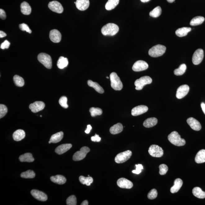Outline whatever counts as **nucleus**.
I'll return each instance as SVG.
<instances>
[{"label": "nucleus", "instance_id": "f257e3e1", "mask_svg": "<svg viewBox=\"0 0 205 205\" xmlns=\"http://www.w3.org/2000/svg\"><path fill=\"white\" fill-rule=\"evenodd\" d=\"M119 28L115 24L109 23L103 26L101 29V33L105 36H114L117 33Z\"/></svg>", "mask_w": 205, "mask_h": 205}, {"label": "nucleus", "instance_id": "f03ea898", "mask_svg": "<svg viewBox=\"0 0 205 205\" xmlns=\"http://www.w3.org/2000/svg\"><path fill=\"white\" fill-rule=\"evenodd\" d=\"M168 140L173 145L177 146H182L185 145V140L181 138L178 133L174 131L168 135Z\"/></svg>", "mask_w": 205, "mask_h": 205}, {"label": "nucleus", "instance_id": "7ed1b4c3", "mask_svg": "<svg viewBox=\"0 0 205 205\" xmlns=\"http://www.w3.org/2000/svg\"><path fill=\"white\" fill-rule=\"evenodd\" d=\"M110 79L111 87L116 91L121 90L123 88V83L116 73L113 72L110 74Z\"/></svg>", "mask_w": 205, "mask_h": 205}, {"label": "nucleus", "instance_id": "20e7f679", "mask_svg": "<svg viewBox=\"0 0 205 205\" xmlns=\"http://www.w3.org/2000/svg\"><path fill=\"white\" fill-rule=\"evenodd\" d=\"M166 47L165 46L157 45L151 48L149 51V55L151 57H157L161 56L165 53Z\"/></svg>", "mask_w": 205, "mask_h": 205}, {"label": "nucleus", "instance_id": "39448f33", "mask_svg": "<svg viewBox=\"0 0 205 205\" xmlns=\"http://www.w3.org/2000/svg\"><path fill=\"white\" fill-rule=\"evenodd\" d=\"M39 62L43 64L47 69H50L52 67V61L51 57L48 54L41 53L38 56Z\"/></svg>", "mask_w": 205, "mask_h": 205}, {"label": "nucleus", "instance_id": "423d86ee", "mask_svg": "<svg viewBox=\"0 0 205 205\" xmlns=\"http://www.w3.org/2000/svg\"><path fill=\"white\" fill-rule=\"evenodd\" d=\"M152 81L151 78L149 76H144L140 78L135 81V89L138 91L141 90L144 86L151 83Z\"/></svg>", "mask_w": 205, "mask_h": 205}, {"label": "nucleus", "instance_id": "0eeeda50", "mask_svg": "<svg viewBox=\"0 0 205 205\" xmlns=\"http://www.w3.org/2000/svg\"><path fill=\"white\" fill-rule=\"evenodd\" d=\"M131 151L128 150L118 154L115 158V161L117 163H123L129 160L132 155Z\"/></svg>", "mask_w": 205, "mask_h": 205}, {"label": "nucleus", "instance_id": "6e6552de", "mask_svg": "<svg viewBox=\"0 0 205 205\" xmlns=\"http://www.w3.org/2000/svg\"><path fill=\"white\" fill-rule=\"evenodd\" d=\"M90 151L89 147L84 146L80 149V150L76 152L73 157V159L74 161H78L84 159L88 153Z\"/></svg>", "mask_w": 205, "mask_h": 205}, {"label": "nucleus", "instance_id": "1a4fd4ad", "mask_svg": "<svg viewBox=\"0 0 205 205\" xmlns=\"http://www.w3.org/2000/svg\"><path fill=\"white\" fill-rule=\"evenodd\" d=\"M149 153L151 156L154 157H161L163 155V150L162 147L156 145H150L148 150Z\"/></svg>", "mask_w": 205, "mask_h": 205}, {"label": "nucleus", "instance_id": "9d476101", "mask_svg": "<svg viewBox=\"0 0 205 205\" xmlns=\"http://www.w3.org/2000/svg\"><path fill=\"white\" fill-rule=\"evenodd\" d=\"M204 58V51L201 49H198L194 52L192 57V62L194 65H199Z\"/></svg>", "mask_w": 205, "mask_h": 205}, {"label": "nucleus", "instance_id": "9b49d317", "mask_svg": "<svg viewBox=\"0 0 205 205\" xmlns=\"http://www.w3.org/2000/svg\"><path fill=\"white\" fill-rule=\"evenodd\" d=\"M149 65L145 61L140 60L137 61L133 64L132 70L135 72H140L145 70L148 68Z\"/></svg>", "mask_w": 205, "mask_h": 205}, {"label": "nucleus", "instance_id": "f8f14e48", "mask_svg": "<svg viewBox=\"0 0 205 205\" xmlns=\"http://www.w3.org/2000/svg\"><path fill=\"white\" fill-rule=\"evenodd\" d=\"M48 7L51 11L57 13H62L64 8L60 2L57 1H52L49 3Z\"/></svg>", "mask_w": 205, "mask_h": 205}, {"label": "nucleus", "instance_id": "ddd939ff", "mask_svg": "<svg viewBox=\"0 0 205 205\" xmlns=\"http://www.w3.org/2000/svg\"><path fill=\"white\" fill-rule=\"evenodd\" d=\"M189 86L185 84L180 86L177 89L176 96L178 99H182L189 93Z\"/></svg>", "mask_w": 205, "mask_h": 205}, {"label": "nucleus", "instance_id": "4468645a", "mask_svg": "<svg viewBox=\"0 0 205 205\" xmlns=\"http://www.w3.org/2000/svg\"><path fill=\"white\" fill-rule=\"evenodd\" d=\"M117 184L118 187L123 189H131L133 187V183L124 178L118 179Z\"/></svg>", "mask_w": 205, "mask_h": 205}, {"label": "nucleus", "instance_id": "2eb2a0df", "mask_svg": "<svg viewBox=\"0 0 205 205\" xmlns=\"http://www.w3.org/2000/svg\"><path fill=\"white\" fill-rule=\"evenodd\" d=\"M29 107L32 112L36 113L43 110L45 107V104L42 101H37L30 104Z\"/></svg>", "mask_w": 205, "mask_h": 205}, {"label": "nucleus", "instance_id": "dca6fc26", "mask_svg": "<svg viewBox=\"0 0 205 205\" xmlns=\"http://www.w3.org/2000/svg\"><path fill=\"white\" fill-rule=\"evenodd\" d=\"M31 194L35 199L42 201H46L48 199L47 194L45 193L36 189H33L31 191Z\"/></svg>", "mask_w": 205, "mask_h": 205}, {"label": "nucleus", "instance_id": "f3484780", "mask_svg": "<svg viewBox=\"0 0 205 205\" xmlns=\"http://www.w3.org/2000/svg\"><path fill=\"white\" fill-rule=\"evenodd\" d=\"M148 108L145 105H140L135 107L131 110V115L133 116H138L145 113L148 111Z\"/></svg>", "mask_w": 205, "mask_h": 205}, {"label": "nucleus", "instance_id": "a211bd4d", "mask_svg": "<svg viewBox=\"0 0 205 205\" xmlns=\"http://www.w3.org/2000/svg\"><path fill=\"white\" fill-rule=\"evenodd\" d=\"M50 38L51 41L54 43H59L61 40V34L57 30H52L50 32Z\"/></svg>", "mask_w": 205, "mask_h": 205}, {"label": "nucleus", "instance_id": "6ab92c4d", "mask_svg": "<svg viewBox=\"0 0 205 205\" xmlns=\"http://www.w3.org/2000/svg\"><path fill=\"white\" fill-rule=\"evenodd\" d=\"M187 123L192 129L195 131H199L201 129V125L199 122L193 118H188Z\"/></svg>", "mask_w": 205, "mask_h": 205}, {"label": "nucleus", "instance_id": "aec40b11", "mask_svg": "<svg viewBox=\"0 0 205 205\" xmlns=\"http://www.w3.org/2000/svg\"><path fill=\"white\" fill-rule=\"evenodd\" d=\"M76 7L81 11H84L89 7V0H77L76 2Z\"/></svg>", "mask_w": 205, "mask_h": 205}, {"label": "nucleus", "instance_id": "412c9836", "mask_svg": "<svg viewBox=\"0 0 205 205\" xmlns=\"http://www.w3.org/2000/svg\"><path fill=\"white\" fill-rule=\"evenodd\" d=\"M72 146V145L71 144H63L59 145L56 148L55 152L59 155H61L70 150Z\"/></svg>", "mask_w": 205, "mask_h": 205}, {"label": "nucleus", "instance_id": "4be33fe9", "mask_svg": "<svg viewBox=\"0 0 205 205\" xmlns=\"http://www.w3.org/2000/svg\"><path fill=\"white\" fill-rule=\"evenodd\" d=\"M183 185V181L180 179H176L174 182V185L171 188L170 191L172 194L177 193L178 191Z\"/></svg>", "mask_w": 205, "mask_h": 205}, {"label": "nucleus", "instance_id": "5701e85b", "mask_svg": "<svg viewBox=\"0 0 205 205\" xmlns=\"http://www.w3.org/2000/svg\"><path fill=\"white\" fill-rule=\"evenodd\" d=\"M51 180L55 183L63 185L65 183L66 179L64 176L57 175L56 176H52L50 178Z\"/></svg>", "mask_w": 205, "mask_h": 205}, {"label": "nucleus", "instance_id": "b1692460", "mask_svg": "<svg viewBox=\"0 0 205 205\" xmlns=\"http://www.w3.org/2000/svg\"><path fill=\"white\" fill-rule=\"evenodd\" d=\"M25 132L23 130H17L13 134V139L15 141H20L25 138Z\"/></svg>", "mask_w": 205, "mask_h": 205}, {"label": "nucleus", "instance_id": "393cba45", "mask_svg": "<svg viewBox=\"0 0 205 205\" xmlns=\"http://www.w3.org/2000/svg\"><path fill=\"white\" fill-rule=\"evenodd\" d=\"M21 11L23 14L29 15L31 12L32 9L31 7L29 4L26 2H23L21 5Z\"/></svg>", "mask_w": 205, "mask_h": 205}, {"label": "nucleus", "instance_id": "a878e982", "mask_svg": "<svg viewBox=\"0 0 205 205\" xmlns=\"http://www.w3.org/2000/svg\"><path fill=\"white\" fill-rule=\"evenodd\" d=\"M195 161L198 164L205 162V150H201L198 152L195 158Z\"/></svg>", "mask_w": 205, "mask_h": 205}, {"label": "nucleus", "instance_id": "bb28decb", "mask_svg": "<svg viewBox=\"0 0 205 205\" xmlns=\"http://www.w3.org/2000/svg\"><path fill=\"white\" fill-rule=\"evenodd\" d=\"M123 130V125L121 123H118L111 127L110 128V132L112 134L116 135L121 133Z\"/></svg>", "mask_w": 205, "mask_h": 205}, {"label": "nucleus", "instance_id": "cd10ccee", "mask_svg": "<svg viewBox=\"0 0 205 205\" xmlns=\"http://www.w3.org/2000/svg\"><path fill=\"white\" fill-rule=\"evenodd\" d=\"M191 30V29L189 27H183L179 28L176 30V34L179 37H183L186 36L188 33Z\"/></svg>", "mask_w": 205, "mask_h": 205}, {"label": "nucleus", "instance_id": "c85d7f7f", "mask_svg": "<svg viewBox=\"0 0 205 205\" xmlns=\"http://www.w3.org/2000/svg\"><path fill=\"white\" fill-rule=\"evenodd\" d=\"M158 120L155 118H147L144 121L143 125L146 128L152 127L157 124Z\"/></svg>", "mask_w": 205, "mask_h": 205}, {"label": "nucleus", "instance_id": "c756f323", "mask_svg": "<svg viewBox=\"0 0 205 205\" xmlns=\"http://www.w3.org/2000/svg\"><path fill=\"white\" fill-rule=\"evenodd\" d=\"M87 84L90 87L94 88L96 92L100 94H103L104 92V89L97 82H93L92 81L89 80L87 81Z\"/></svg>", "mask_w": 205, "mask_h": 205}, {"label": "nucleus", "instance_id": "7c9ffc66", "mask_svg": "<svg viewBox=\"0 0 205 205\" xmlns=\"http://www.w3.org/2000/svg\"><path fill=\"white\" fill-rule=\"evenodd\" d=\"M192 193L194 196L199 199L205 198V192L202 190L200 188L196 187L193 189Z\"/></svg>", "mask_w": 205, "mask_h": 205}, {"label": "nucleus", "instance_id": "2f4dec72", "mask_svg": "<svg viewBox=\"0 0 205 205\" xmlns=\"http://www.w3.org/2000/svg\"><path fill=\"white\" fill-rule=\"evenodd\" d=\"M63 136V132L62 131L58 132L52 135L51 137L50 140L52 143H58L62 139Z\"/></svg>", "mask_w": 205, "mask_h": 205}, {"label": "nucleus", "instance_id": "473e14b6", "mask_svg": "<svg viewBox=\"0 0 205 205\" xmlns=\"http://www.w3.org/2000/svg\"><path fill=\"white\" fill-rule=\"evenodd\" d=\"M19 160L21 162H32L34 161V158L31 154L27 153L20 156Z\"/></svg>", "mask_w": 205, "mask_h": 205}, {"label": "nucleus", "instance_id": "72a5a7b5", "mask_svg": "<svg viewBox=\"0 0 205 205\" xmlns=\"http://www.w3.org/2000/svg\"><path fill=\"white\" fill-rule=\"evenodd\" d=\"M69 64L68 60L67 58L63 56L59 57L57 62V67L59 69H62L67 67Z\"/></svg>", "mask_w": 205, "mask_h": 205}, {"label": "nucleus", "instance_id": "f704fd0d", "mask_svg": "<svg viewBox=\"0 0 205 205\" xmlns=\"http://www.w3.org/2000/svg\"><path fill=\"white\" fill-rule=\"evenodd\" d=\"M119 0H108L105 5V8L107 11L114 9L118 4Z\"/></svg>", "mask_w": 205, "mask_h": 205}, {"label": "nucleus", "instance_id": "c9c22d12", "mask_svg": "<svg viewBox=\"0 0 205 205\" xmlns=\"http://www.w3.org/2000/svg\"><path fill=\"white\" fill-rule=\"evenodd\" d=\"M205 18L203 16H198L193 18L190 22V25L192 26H198L202 24L204 21Z\"/></svg>", "mask_w": 205, "mask_h": 205}, {"label": "nucleus", "instance_id": "e433bc0d", "mask_svg": "<svg viewBox=\"0 0 205 205\" xmlns=\"http://www.w3.org/2000/svg\"><path fill=\"white\" fill-rule=\"evenodd\" d=\"M79 180L81 184L86 185L87 186L91 185L93 181L92 177L88 176V177H85L83 176H80L79 177Z\"/></svg>", "mask_w": 205, "mask_h": 205}, {"label": "nucleus", "instance_id": "4c0bfd02", "mask_svg": "<svg viewBox=\"0 0 205 205\" xmlns=\"http://www.w3.org/2000/svg\"><path fill=\"white\" fill-rule=\"evenodd\" d=\"M187 66L185 64H182L179 66V68L175 69L174 71V74L176 75H182L185 73Z\"/></svg>", "mask_w": 205, "mask_h": 205}, {"label": "nucleus", "instance_id": "58836bf2", "mask_svg": "<svg viewBox=\"0 0 205 205\" xmlns=\"http://www.w3.org/2000/svg\"><path fill=\"white\" fill-rule=\"evenodd\" d=\"M13 81L15 84L18 87H21L24 85V80L19 76L15 75L13 77Z\"/></svg>", "mask_w": 205, "mask_h": 205}, {"label": "nucleus", "instance_id": "ea45409f", "mask_svg": "<svg viewBox=\"0 0 205 205\" xmlns=\"http://www.w3.org/2000/svg\"><path fill=\"white\" fill-rule=\"evenodd\" d=\"M35 173L33 171L30 170L22 172L21 174V177L25 179H33L35 177Z\"/></svg>", "mask_w": 205, "mask_h": 205}, {"label": "nucleus", "instance_id": "a19ab883", "mask_svg": "<svg viewBox=\"0 0 205 205\" xmlns=\"http://www.w3.org/2000/svg\"><path fill=\"white\" fill-rule=\"evenodd\" d=\"M161 13V8L160 6H158L150 12L149 15L152 17L157 18L160 16Z\"/></svg>", "mask_w": 205, "mask_h": 205}, {"label": "nucleus", "instance_id": "79ce46f5", "mask_svg": "<svg viewBox=\"0 0 205 205\" xmlns=\"http://www.w3.org/2000/svg\"><path fill=\"white\" fill-rule=\"evenodd\" d=\"M89 111L91 114V116L92 117L100 116L103 113L102 109L99 108H91L90 109Z\"/></svg>", "mask_w": 205, "mask_h": 205}, {"label": "nucleus", "instance_id": "37998d69", "mask_svg": "<svg viewBox=\"0 0 205 205\" xmlns=\"http://www.w3.org/2000/svg\"><path fill=\"white\" fill-rule=\"evenodd\" d=\"M66 203L68 205H76L77 204V198L75 196H70L68 198Z\"/></svg>", "mask_w": 205, "mask_h": 205}, {"label": "nucleus", "instance_id": "c03bdc74", "mask_svg": "<svg viewBox=\"0 0 205 205\" xmlns=\"http://www.w3.org/2000/svg\"><path fill=\"white\" fill-rule=\"evenodd\" d=\"M67 98L66 96H62L59 100V103L63 108H68V105L67 104Z\"/></svg>", "mask_w": 205, "mask_h": 205}, {"label": "nucleus", "instance_id": "a18cd8bd", "mask_svg": "<svg viewBox=\"0 0 205 205\" xmlns=\"http://www.w3.org/2000/svg\"><path fill=\"white\" fill-rule=\"evenodd\" d=\"M8 111L7 108L5 105H0V118H1L6 116Z\"/></svg>", "mask_w": 205, "mask_h": 205}, {"label": "nucleus", "instance_id": "49530a36", "mask_svg": "<svg viewBox=\"0 0 205 205\" xmlns=\"http://www.w3.org/2000/svg\"><path fill=\"white\" fill-rule=\"evenodd\" d=\"M159 173L161 175H164L167 173L168 171V167L165 164H162L159 166Z\"/></svg>", "mask_w": 205, "mask_h": 205}, {"label": "nucleus", "instance_id": "de8ad7c7", "mask_svg": "<svg viewBox=\"0 0 205 205\" xmlns=\"http://www.w3.org/2000/svg\"><path fill=\"white\" fill-rule=\"evenodd\" d=\"M158 195L157 191L155 189H152L148 193L147 197L150 199H154L157 197Z\"/></svg>", "mask_w": 205, "mask_h": 205}, {"label": "nucleus", "instance_id": "09e8293b", "mask_svg": "<svg viewBox=\"0 0 205 205\" xmlns=\"http://www.w3.org/2000/svg\"><path fill=\"white\" fill-rule=\"evenodd\" d=\"M19 28L20 29L22 30V31H26L27 33H32L31 30L30 29L28 25L26 24L22 23L20 25Z\"/></svg>", "mask_w": 205, "mask_h": 205}, {"label": "nucleus", "instance_id": "8fccbe9b", "mask_svg": "<svg viewBox=\"0 0 205 205\" xmlns=\"http://www.w3.org/2000/svg\"><path fill=\"white\" fill-rule=\"evenodd\" d=\"M135 166L136 167V169L135 170L132 171V172L137 174H140L142 172V169H143V165L141 164H138V165H136Z\"/></svg>", "mask_w": 205, "mask_h": 205}, {"label": "nucleus", "instance_id": "3c124183", "mask_svg": "<svg viewBox=\"0 0 205 205\" xmlns=\"http://www.w3.org/2000/svg\"><path fill=\"white\" fill-rule=\"evenodd\" d=\"M10 45H11L10 42H8V40H6L1 44V48L2 49V50H4L5 49H8L9 48Z\"/></svg>", "mask_w": 205, "mask_h": 205}, {"label": "nucleus", "instance_id": "603ef678", "mask_svg": "<svg viewBox=\"0 0 205 205\" xmlns=\"http://www.w3.org/2000/svg\"><path fill=\"white\" fill-rule=\"evenodd\" d=\"M91 140L94 142H99L100 141L101 138L99 137V136L97 134L95 135L94 136H92L91 138Z\"/></svg>", "mask_w": 205, "mask_h": 205}, {"label": "nucleus", "instance_id": "864d4df0", "mask_svg": "<svg viewBox=\"0 0 205 205\" xmlns=\"http://www.w3.org/2000/svg\"><path fill=\"white\" fill-rule=\"evenodd\" d=\"M0 17L1 19L3 20L6 19V12L4 10L1 9V8L0 9Z\"/></svg>", "mask_w": 205, "mask_h": 205}, {"label": "nucleus", "instance_id": "5fc2aeb1", "mask_svg": "<svg viewBox=\"0 0 205 205\" xmlns=\"http://www.w3.org/2000/svg\"><path fill=\"white\" fill-rule=\"evenodd\" d=\"M92 127L91 125H88L87 126V129L85 131V132L86 134H89L91 130H92Z\"/></svg>", "mask_w": 205, "mask_h": 205}, {"label": "nucleus", "instance_id": "6e6d98bb", "mask_svg": "<svg viewBox=\"0 0 205 205\" xmlns=\"http://www.w3.org/2000/svg\"><path fill=\"white\" fill-rule=\"evenodd\" d=\"M7 36V34L6 33L2 31H0V38H2Z\"/></svg>", "mask_w": 205, "mask_h": 205}, {"label": "nucleus", "instance_id": "4d7b16f0", "mask_svg": "<svg viewBox=\"0 0 205 205\" xmlns=\"http://www.w3.org/2000/svg\"><path fill=\"white\" fill-rule=\"evenodd\" d=\"M201 107L203 112H204L205 115V104L204 103H201Z\"/></svg>", "mask_w": 205, "mask_h": 205}, {"label": "nucleus", "instance_id": "13d9d810", "mask_svg": "<svg viewBox=\"0 0 205 205\" xmlns=\"http://www.w3.org/2000/svg\"><path fill=\"white\" fill-rule=\"evenodd\" d=\"M89 204V203L87 200H85L84 201L82 202V203H81V205H88Z\"/></svg>", "mask_w": 205, "mask_h": 205}, {"label": "nucleus", "instance_id": "bf43d9fd", "mask_svg": "<svg viewBox=\"0 0 205 205\" xmlns=\"http://www.w3.org/2000/svg\"><path fill=\"white\" fill-rule=\"evenodd\" d=\"M150 0H140V1L142 2H148Z\"/></svg>", "mask_w": 205, "mask_h": 205}, {"label": "nucleus", "instance_id": "052dcab7", "mask_svg": "<svg viewBox=\"0 0 205 205\" xmlns=\"http://www.w3.org/2000/svg\"><path fill=\"white\" fill-rule=\"evenodd\" d=\"M167 1L168 2L172 3L173 2H174L175 0H167Z\"/></svg>", "mask_w": 205, "mask_h": 205}, {"label": "nucleus", "instance_id": "680f3d73", "mask_svg": "<svg viewBox=\"0 0 205 205\" xmlns=\"http://www.w3.org/2000/svg\"><path fill=\"white\" fill-rule=\"evenodd\" d=\"M51 143H51V141L50 140V141H49V144H51Z\"/></svg>", "mask_w": 205, "mask_h": 205}, {"label": "nucleus", "instance_id": "e2e57ef3", "mask_svg": "<svg viewBox=\"0 0 205 205\" xmlns=\"http://www.w3.org/2000/svg\"><path fill=\"white\" fill-rule=\"evenodd\" d=\"M106 78H107V79H109V77H106Z\"/></svg>", "mask_w": 205, "mask_h": 205}, {"label": "nucleus", "instance_id": "0e129e2a", "mask_svg": "<svg viewBox=\"0 0 205 205\" xmlns=\"http://www.w3.org/2000/svg\"><path fill=\"white\" fill-rule=\"evenodd\" d=\"M40 116L41 117H42V116H41V115Z\"/></svg>", "mask_w": 205, "mask_h": 205}]
</instances>
